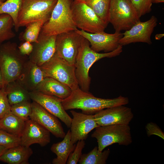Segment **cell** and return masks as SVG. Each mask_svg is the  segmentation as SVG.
<instances>
[{
	"mask_svg": "<svg viewBox=\"0 0 164 164\" xmlns=\"http://www.w3.org/2000/svg\"><path fill=\"white\" fill-rule=\"evenodd\" d=\"M129 101L128 97L121 96L113 99L97 97L79 87L72 91L68 97L61 100L65 110L79 109L82 110V113L88 114H94L105 108L125 105Z\"/></svg>",
	"mask_w": 164,
	"mask_h": 164,
	"instance_id": "obj_1",
	"label": "cell"
},
{
	"mask_svg": "<svg viewBox=\"0 0 164 164\" xmlns=\"http://www.w3.org/2000/svg\"><path fill=\"white\" fill-rule=\"evenodd\" d=\"M88 41L84 39L79 49L75 63V73L79 86L82 90L88 92L91 78L89 70L96 62L103 58H111L119 55L122 51V46L120 45L113 51L100 53L92 50Z\"/></svg>",
	"mask_w": 164,
	"mask_h": 164,
	"instance_id": "obj_2",
	"label": "cell"
},
{
	"mask_svg": "<svg viewBox=\"0 0 164 164\" xmlns=\"http://www.w3.org/2000/svg\"><path fill=\"white\" fill-rule=\"evenodd\" d=\"M28 60L20 53L16 43L8 42L0 45V69L3 79L2 87L19 78Z\"/></svg>",
	"mask_w": 164,
	"mask_h": 164,
	"instance_id": "obj_3",
	"label": "cell"
},
{
	"mask_svg": "<svg viewBox=\"0 0 164 164\" xmlns=\"http://www.w3.org/2000/svg\"><path fill=\"white\" fill-rule=\"evenodd\" d=\"M73 0H57L49 19L43 25L40 34L57 36L77 29L71 10Z\"/></svg>",
	"mask_w": 164,
	"mask_h": 164,
	"instance_id": "obj_4",
	"label": "cell"
},
{
	"mask_svg": "<svg viewBox=\"0 0 164 164\" xmlns=\"http://www.w3.org/2000/svg\"><path fill=\"white\" fill-rule=\"evenodd\" d=\"M140 18L130 0H111L108 21L115 31L129 29Z\"/></svg>",
	"mask_w": 164,
	"mask_h": 164,
	"instance_id": "obj_5",
	"label": "cell"
},
{
	"mask_svg": "<svg viewBox=\"0 0 164 164\" xmlns=\"http://www.w3.org/2000/svg\"><path fill=\"white\" fill-rule=\"evenodd\" d=\"M91 135L98 143V150L102 151L107 147L114 143L128 146L132 142L129 125H117L98 126Z\"/></svg>",
	"mask_w": 164,
	"mask_h": 164,
	"instance_id": "obj_6",
	"label": "cell"
},
{
	"mask_svg": "<svg viewBox=\"0 0 164 164\" xmlns=\"http://www.w3.org/2000/svg\"><path fill=\"white\" fill-rule=\"evenodd\" d=\"M57 0H22L18 16L19 27L33 22L48 20Z\"/></svg>",
	"mask_w": 164,
	"mask_h": 164,
	"instance_id": "obj_7",
	"label": "cell"
},
{
	"mask_svg": "<svg viewBox=\"0 0 164 164\" xmlns=\"http://www.w3.org/2000/svg\"><path fill=\"white\" fill-rule=\"evenodd\" d=\"M40 67L45 77L52 78L67 85L72 91L79 87L75 65L62 59L56 52L49 60Z\"/></svg>",
	"mask_w": 164,
	"mask_h": 164,
	"instance_id": "obj_8",
	"label": "cell"
},
{
	"mask_svg": "<svg viewBox=\"0 0 164 164\" xmlns=\"http://www.w3.org/2000/svg\"><path fill=\"white\" fill-rule=\"evenodd\" d=\"M72 17L76 27L94 33L104 31L107 26L83 0H74L71 5Z\"/></svg>",
	"mask_w": 164,
	"mask_h": 164,
	"instance_id": "obj_9",
	"label": "cell"
},
{
	"mask_svg": "<svg viewBox=\"0 0 164 164\" xmlns=\"http://www.w3.org/2000/svg\"><path fill=\"white\" fill-rule=\"evenodd\" d=\"M84 39L75 30L56 36V53L62 59L74 65L79 49Z\"/></svg>",
	"mask_w": 164,
	"mask_h": 164,
	"instance_id": "obj_10",
	"label": "cell"
},
{
	"mask_svg": "<svg viewBox=\"0 0 164 164\" xmlns=\"http://www.w3.org/2000/svg\"><path fill=\"white\" fill-rule=\"evenodd\" d=\"M157 21V18L154 15L146 21H138L122 33L123 36L119 41V45L123 46L137 42L151 44V36Z\"/></svg>",
	"mask_w": 164,
	"mask_h": 164,
	"instance_id": "obj_11",
	"label": "cell"
},
{
	"mask_svg": "<svg viewBox=\"0 0 164 164\" xmlns=\"http://www.w3.org/2000/svg\"><path fill=\"white\" fill-rule=\"evenodd\" d=\"M75 31L87 40L91 48L97 52L103 51L108 53L115 50L119 46V41L123 36L121 32L109 34L104 31L91 33L78 29Z\"/></svg>",
	"mask_w": 164,
	"mask_h": 164,
	"instance_id": "obj_12",
	"label": "cell"
},
{
	"mask_svg": "<svg viewBox=\"0 0 164 164\" xmlns=\"http://www.w3.org/2000/svg\"><path fill=\"white\" fill-rule=\"evenodd\" d=\"M94 115L99 126L129 125L134 117L131 109L124 105L105 108Z\"/></svg>",
	"mask_w": 164,
	"mask_h": 164,
	"instance_id": "obj_13",
	"label": "cell"
},
{
	"mask_svg": "<svg viewBox=\"0 0 164 164\" xmlns=\"http://www.w3.org/2000/svg\"><path fill=\"white\" fill-rule=\"evenodd\" d=\"M29 95L32 101L39 104L49 112L60 119L68 128H70L72 118L63 108L61 99L36 91L29 92Z\"/></svg>",
	"mask_w": 164,
	"mask_h": 164,
	"instance_id": "obj_14",
	"label": "cell"
},
{
	"mask_svg": "<svg viewBox=\"0 0 164 164\" xmlns=\"http://www.w3.org/2000/svg\"><path fill=\"white\" fill-rule=\"evenodd\" d=\"M31 106L29 118L43 126L56 137L63 138L66 134L58 118L36 102L33 101Z\"/></svg>",
	"mask_w": 164,
	"mask_h": 164,
	"instance_id": "obj_15",
	"label": "cell"
},
{
	"mask_svg": "<svg viewBox=\"0 0 164 164\" xmlns=\"http://www.w3.org/2000/svg\"><path fill=\"white\" fill-rule=\"evenodd\" d=\"M73 118L70 128L71 141L75 144L78 141L86 139L88 134L98 126L94 115L70 111Z\"/></svg>",
	"mask_w": 164,
	"mask_h": 164,
	"instance_id": "obj_16",
	"label": "cell"
},
{
	"mask_svg": "<svg viewBox=\"0 0 164 164\" xmlns=\"http://www.w3.org/2000/svg\"><path fill=\"white\" fill-rule=\"evenodd\" d=\"M56 36L39 34L37 43H33V49L29 60L40 67L49 60L56 52Z\"/></svg>",
	"mask_w": 164,
	"mask_h": 164,
	"instance_id": "obj_17",
	"label": "cell"
},
{
	"mask_svg": "<svg viewBox=\"0 0 164 164\" xmlns=\"http://www.w3.org/2000/svg\"><path fill=\"white\" fill-rule=\"evenodd\" d=\"M50 132L34 120L29 119L26 121L21 136V145L27 147L34 144L41 146H46L50 142Z\"/></svg>",
	"mask_w": 164,
	"mask_h": 164,
	"instance_id": "obj_18",
	"label": "cell"
},
{
	"mask_svg": "<svg viewBox=\"0 0 164 164\" xmlns=\"http://www.w3.org/2000/svg\"><path fill=\"white\" fill-rule=\"evenodd\" d=\"M45 78L40 67L29 60L16 81L30 92L35 91L37 86Z\"/></svg>",
	"mask_w": 164,
	"mask_h": 164,
	"instance_id": "obj_19",
	"label": "cell"
},
{
	"mask_svg": "<svg viewBox=\"0 0 164 164\" xmlns=\"http://www.w3.org/2000/svg\"><path fill=\"white\" fill-rule=\"evenodd\" d=\"M35 91L62 99L68 97L72 91L67 85L49 77H45L37 86Z\"/></svg>",
	"mask_w": 164,
	"mask_h": 164,
	"instance_id": "obj_20",
	"label": "cell"
},
{
	"mask_svg": "<svg viewBox=\"0 0 164 164\" xmlns=\"http://www.w3.org/2000/svg\"><path fill=\"white\" fill-rule=\"evenodd\" d=\"M32 154L30 147L20 145L7 149L0 156V161L9 164H28Z\"/></svg>",
	"mask_w": 164,
	"mask_h": 164,
	"instance_id": "obj_21",
	"label": "cell"
},
{
	"mask_svg": "<svg viewBox=\"0 0 164 164\" xmlns=\"http://www.w3.org/2000/svg\"><path fill=\"white\" fill-rule=\"evenodd\" d=\"M71 134L69 130L61 142L53 144L50 148L56 157L52 161L53 164H66L70 153L74 150L76 144L71 141Z\"/></svg>",
	"mask_w": 164,
	"mask_h": 164,
	"instance_id": "obj_22",
	"label": "cell"
},
{
	"mask_svg": "<svg viewBox=\"0 0 164 164\" xmlns=\"http://www.w3.org/2000/svg\"><path fill=\"white\" fill-rule=\"evenodd\" d=\"M4 87L11 106L31 100L29 92L16 80L9 83Z\"/></svg>",
	"mask_w": 164,
	"mask_h": 164,
	"instance_id": "obj_23",
	"label": "cell"
},
{
	"mask_svg": "<svg viewBox=\"0 0 164 164\" xmlns=\"http://www.w3.org/2000/svg\"><path fill=\"white\" fill-rule=\"evenodd\" d=\"M26 121L11 112L0 119V129L21 137Z\"/></svg>",
	"mask_w": 164,
	"mask_h": 164,
	"instance_id": "obj_24",
	"label": "cell"
},
{
	"mask_svg": "<svg viewBox=\"0 0 164 164\" xmlns=\"http://www.w3.org/2000/svg\"><path fill=\"white\" fill-rule=\"evenodd\" d=\"M110 152L109 149L100 151L98 147L95 146L88 153L82 154L78 162L80 164H105Z\"/></svg>",
	"mask_w": 164,
	"mask_h": 164,
	"instance_id": "obj_25",
	"label": "cell"
},
{
	"mask_svg": "<svg viewBox=\"0 0 164 164\" xmlns=\"http://www.w3.org/2000/svg\"><path fill=\"white\" fill-rule=\"evenodd\" d=\"M47 20L42 19L31 23L26 26L24 31L19 35L20 40L29 41L31 43H37L41 29Z\"/></svg>",
	"mask_w": 164,
	"mask_h": 164,
	"instance_id": "obj_26",
	"label": "cell"
},
{
	"mask_svg": "<svg viewBox=\"0 0 164 164\" xmlns=\"http://www.w3.org/2000/svg\"><path fill=\"white\" fill-rule=\"evenodd\" d=\"M83 0L107 25L109 23V11L111 0Z\"/></svg>",
	"mask_w": 164,
	"mask_h": 164,
	"instance_id": "obj_27",
	"label": "cell"
},
{
	"mask_svg": "<svg viewBox=\"0 0 164 164\" xmlns=\"http://www.w3.org/2000/svg\"><path fill=\"white\" fill-rule=\"evenodd\" d=\"M22 0H6L0 6V15L6 14L12 19L15 30H19L18 21V13L20 9Z\"/></svg>",
	"mask_w": 164,
	"mask_h": 164,
	"instance_id": "obj_28",
	"label": "cell"
},
{
	"mask_svg": "<svg viewBox=\"0 0 164 164\" xmlns=\"http://www.w3.org/2000/svg\"><path fill=\"white\" fill-rule=\"evenodd\" d=\"M13 26V20L9 15L6 14L0 15V44L15 36L12 30Z\"/></svg>",
	"mask_w": 164,
	"mask_h": 164,
	"instance_id": "obj_29",
	"label": "cell"
},
{
	"mask_svg": "<svg viewBox=\"0 0 164 164\" xmlns=\"http://www.w3.org/2000/svg\"><path fill=\"white\" fill-rule=\"evenodd\" d=\"M32 110L30 101L23 102L11 106V112L25 121L30 119Z\"/></svg>",
	"mask_w": 164,
	"mask_h": 164,
	"instance_id": "obj_30",
	"label": "cell"
},
{
	"mask_svg": "<svg viewBox=\"0 0 164 164\" xmlns=\"http://www.w3.org/2000/svg\"><path fill=\"white\" fill-rule=\"evenodd\" d=\"M20 145L21 137L0 129V145L8 149Z\"/></svg>",
	"mask_w": 164,
	"mask_h": 164,
	"instance_id": "obj_31",
	"label": "cell"
},
{
	"mask_svg": "<svg viewBox=\"0 0 164 164\" xmlns=\"http://www.w3.org/2000/svg\"><path fill=\"white\" fill-rule=\"evenodd\" d=\"M140 18L152 10V0H130Z\"/></svg>",
	"mask_w": 164,
	"mask_h": 164,
	"instance_id": "obj_32",
	"label": "cell"
},
{
	"mask_svg": "<svg viewBox=\"0 0 164 164\" xmlns=\"http://www.w3.org/2000/svg\"><path fill=\"white\" fill-rule=\"evenodd\" d=\"M85 142L84 140L78 141L74 150L70 154L67 161V164H76L82 155V151L85 147Z\"/></svg>",
	"mask_w": 164,
	"mask_h": 164,
	"instance_id": "obj_33",
	"label": "cell"
},
{
	"mask_svg": "<svg viewBox=\"0 0 164 164\" xmlns=\"http://www.w3.org/2000/svg\"><path fill=\"white\" fill-rule=\"evenodd\" d=\"M11 108L5 87H2L0 88V119L11 112Z\"/></svg>",
	"mask_w": 164,
	"mask_h": 164,
	"instance_id": "obj_34",
	"label": "cell"
},
{
	"mask_svg": "<svg viewBox=\"0 0 164 164\" xmlns=\"http://www.w3.org/2000/svg\"><path fill=\"white\" fill-rule=\"evenodd\" d=\"M145 129L148 137L156 135L164 139V132L155 123L152 122L148 123L145 126Z\"/></svg>",
	"mask_w": 164,
	"mask_h": 164,
	"instance_id": "obj_35",
	"label": "cell"
},
{
	"mask_svg": "<svg viewBox=\"0 0 164 164\" xmlns=\"http://www.w3.org/2000/svg\"><path fill=\"white\" fill-rule=\"evenodd\" d=\"M18 48L20 53L22 55L29 56L32 51L33 45L30 42L26 41L21 43L18 47Z\"/></svg>",
	"mask_w": 164,
	"mask_h": 164,
	"instance_id": "obj_36",
	"label": "cell"
},
{
	"mask_svg": "<svg viewBox=\"0 0 164 164\" xmlns=\"http://www.w3.org/2000/svg\"><path fill=\"white\" fill-rule=\"evenodd\" d=\"M164 36V33H159L156 34L155 36V39L156 40L160 39Z\"/></svg>",
	"mask_w": 164,
	"mask_h": 164,
	"instance_id": "obj_37",
	"label": "cell"
},
{
	"mask_svg": "<svg viewBox=\"0 0 164 164\" xmlns=\"http://www.w3.org/2000/svg\"><path fill=\"white\" fill-rule=\"evenodd\" d=\"M7 149L4 147L0 145V156Z\"/></svg>",
	"mask_w": 164,
	"mask_h": 164,
	"instance_id": "obj_38",
	"label": "cell"
},
{
	"mask_svg": "<svg viewBox=\"0 0 164 164\" xmlns=\"http://www.w3.org/2000/svg\"><path fill=\"white\" fill-rule=\"evenodd\" d=\"M152 3H158L164 2V0H152Z\"/></svg>",
	"mask_w": 164,
	"mask_h": 164,
	"instance_id": "obj_39",
	"label": "cell"
},
{
	"mask_svg": "<svg viewBox=\"0 0 164 164\" xmlns=\"http://www.w3.org/2000/svg\"><path fill=\"white\" fill-rule=\"evenodd\" d=\"M3 83L2 77V72L0 69V86H2Z\"/></svg>",
	"mask_w": 164,
	"mask_h": 164,
	"instance_id": "obj_40",
	"label": "cell"
},
{
	"mask_svg": "<svg viewBox=\"0 0 164 164\" xmlns=\"http://www.w3.org/2000/svg\"><path fill=\"white\" fill-rule=\"evenodd\" d=\"M3 2H2L1 0H0V6L2 5Z\"/></svg>",
	"mask_w": 164,
	"mask_h": 164,
	"instance_id": "obj_41",
	"label": "cell"
},
{
	"mask_svg": "<svg viewBox=\"0 0 164 164\" xmlns=\"http://www.w3.org/2000/svg\"><path fill=\"white\" fill-rule=\"evenodd\" d=\"M2 2H4L6 0H1Z\"/></svg>",
	"mask_w": 164,
	"mask_h": 164,
	"instance_id": "obj_42",
	"label": "cell"
},
{
	"mask_svg": "<svg viewBox=\"0 0 164 164\" xmlns=\"http://www.w3.org/2000/svg\"><path fill=\"white\" fill-rule=\"evenodd\" d=\"M2 87V86H0V88Z\"/></svg>",
	"mask_w": 164,
	"mask_h": 164,
	"instance_id": "obj_43",
	"label": "cell"
}]
</instances>
